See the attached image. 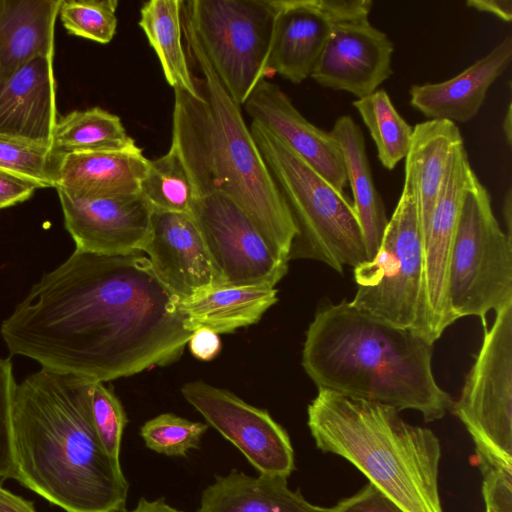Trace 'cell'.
Masks as SVG:
<instances>
[{
	"label": "cell",
	"mask_w": 512,
	"mask_h": 512,
	"mask_svg": "<svg viewBox=\"0 0 512 512\" xmlns=\"http://www.w3.org/2000/svg\"><path fill=\"white\" fill-rule=\"evenodd\" d=\"M249 128L297 228L289 260H316L338 273L367 261L363 233L346 194L268 129L253 121Z\"/></svg>",
	"instance_id": "obj_6"
},
{
	"label": "cell",
	"mask_w": 512,
	"mask_h": 512,
	"mask_svg": "<svg viewBox=\"0 0 512 512\" xmlns=\"http://www.w3.org/2000/svg\"><path fill=\"white\" fill-rule=\"evenodd\" d=\"M16 382L10 359L0 357V478L15 479L11 409Z\"/></svg>",
	"instance_id": "obj_35"
},
{
	"label": "cell",
	"mask_w": 512,
	"mask_h": 512,
	"mask_svg": "<svg viewBox=\"0 0 512 512\" xmlns=\"http://www.w3.org/2000/svg\"><path fill=\"white\" fill-rule=\"evenodd\" d=\"M182 395L255 469L288 478L295 469L287 431L270 414L235 394L201 381L186 383Z\"/></svg>",
	"instance_id": "obj_12"
},
{
	"label": "cell",
	"mask_w": 512,
	"mask_h": 512,
	"mask_svg": "<svg viewBox=\"0 0 512 512\" xmlns=\"http://www.w3.org/2000/svg\"><path fill=\"white\" fill-rule=\"evenodd\" d=\"M475 176L462 143L450 156L424 239V296L434 341L454 323L447 298L448 267L463 196Z\"/></svg>",
	"instance_id": "obj_15"
},
{
	"label": "cell",
	"mask_w": 512,
	"mask_h": 512,
	"mask_svg": "<svg viewBox=\"0 0 512 512\" xmlns=\"http://www.w3.org/2000/svg\"><path fill=\"white\" fill-rule=\"evenodd\" d=\"M91 405L97 434L108 455L119 461L122 434L127 424L124 408L103 382H95Z\"/></svg>",
	"instance_id": "obj_34"
},
{
	"label": "cell",
	"mask_w": 512,
	"mask_h": 512,
	"mask_svg": "<svg viewBox=\"0 0 512 512\" xmlns=\"http://www.w3.org/2000/svg\"><path fill=\"white\" fill-rule=\"evenodd\" d=\"M327 512H404L372 483L352 496L342 499Z\"/></svg>",
	"instance_id": "obj_36"
},
{
	"label": "cell",
	"mask_w": 512,
	"mask_h": 512,
	"mask_svg": "<svg viewBox=\"0 0 512 512\" xmlns=\"http://www.w3.org/2000/svg\"><path fill=\"white\" fill-rule=\"evenodd\" d=\"M60 160L47 146L0 135V169L31 180L41 188H55Z\"/></svg>",
	"instance_id": "obj_31"
},
{
	"label": "cell",
	"mask_w": 512,
	"mask_h": 512,
	"mask_svg": "<svg viewBox=\"0 0 512 512\" xmlns=\"http://www.w3.org/2000/svg\"><path fill=\"white\" fill-rule=\"evenodd\" d=\"M39 188L31 180L0 169V209L28 200Z\"/></svg>",
	"instance_id": "obj_38"
},
{
	"label": "cell",
	"mask_w": 512,
	"mask_h": 512,
	"mask_svg": "<svg viewBox=\"0 0 512 512\" xmlns=\"http://www.w3.org/2000/svg\"><path fill=\"white\" fill-rule=\"evenodd\" d=\"M462 143L458 127L448 120L431 119L413 127L405 157L404 186L416 197L424 239L450 156Z\"/></svg>",
	"instance_id": "obj_23"
},
{
	"label": "cell",
	"mask_w": 512,
	"mask_h": 512,
	"mask_svg": "<svg viewBox=\"0 0 512 512\" xmlns=\"http://www.w3.org/2000/svg\"><path fill=\"white\" fill-rule=\"evenodd\" d=\"M64 225L76 249L100 255L142 252L152 209L140 194L88 197L56 188Z\"/></svg>",
	"instance_id": "obj_13"
},
{
	"label": "cell",
	"mask_w": 512,
	"mask_h": 512,
	"mask_svg": "<svg viewBox=\"0 0 512 512\" xmlns=\"http://www.w3.org/2000/svg\"><path fill=\"white\" fill-rule=\"evenodd\" d=\"M124 512H184L166 503L164 498L148 501L142 497L134 509Z\"/></svg>",
	"instance_id": "obj_42"
},
{
	"label": "cell",
	"mask_w": 512,
	"mask_h": 512,
	"mask_svg": "<svg viewBox=\"0 0 512 512\" xmlns=\"http://www.w3.org/2000/svg\"><path fill=\"white\" fill-rule=\"evenodd\" d=\"M149 160L136 143L120 149L63 157L55 188L88 197L139 194Z\"/></svg>",
	"instance_id": "obj_21"
},
{
	"label": "cell",
	"mask_w": 512,
	"mask_h": 512,
	"mask_svg": "<svg viewBox=\"0 0 512 512\" xmlns=\"http://www.w3.org/2000/svg\"><path fill=\"white\" fill-rule=\"evenodd\" d=\"M58 120L53 56H37L0 86V135L50 148Z\"/></svg>",
	"instance_id": "obj_18"
},
{
	"label": "cell",
	"mask_w": 512,
	"mask_h": 512,
	"mask_svg": "<svg viewBox=\"0 0 512 512\" xmlns=\"http://www.w3.org/2000/svg\"><path fill=\"white\" fill-rule=\"evenodd\" d=\"M61 0H0V86L37 56L55 53Z\"/></svg>",
	"instance_id": "obj_22"
},
{
	"label": "cell",
	"mask_w": 512,
	"mask_h": 512,
	"mask_svg": "<svg viewBox=\"0 0 512 512\" xmlns=\"http://www.w3.org/2000/svg\"><path fill=\"white\" fill-rule=\"evenodd\" d=\"M197 512H327L291 490L287 478L232 470L203 490Z\"/></svg>",
	"instance_id": "obj_24"
},
{
	"label": "cell",
	"mask_w": 512,
	"mask_h": 512,
	"mask_svg": "<svg viewBox=\"0 0 512 512\" xmlns=\"http://www.w3.org/2000/svg\"><path fill=\"white\" fill-rule=\"evenodd\" d=\"M182 5V0L147 1L140 9L138 24L159 59L167 83L201 99L182 43Z\"/></svg>",
	"instance_id": "obj_27"
},
{
	"label": "cell",
	"mask_w": 512,
	"mask_h": 512,
	"mask_svg": "<svg viewBox=\"0 0 512 512\" xmlns=\"http://www.w3.org/2000/svg\"><path fill=\"white\" fill-rule=\"evenodd\" d=\"M190 58L202 73V98L174 89L173 147L190 176L196 199L221 193L252 220L271 249L289 261L297 228L240 106L231 98L182 11Z\"/></svg>",
	"instance_id": "obj_3"
},
{
	"label": "cell",
	"mask_w": 512,
	"mask_h": 512,
	"mask_svg": "<svg viewBox=\"0 0 512 512\" xmlns=\"http://www.w3.org/2000/svg\"><path fill=\"white\" fill-rule=\"evenodd\" d=\"M96 381L43 368L16 384L15 480L65 512H123L129 484L94 425Z\"/></svg>",
	"instance_id": "obj_2"
},
{
	"label": "cell",
	"mask_w": 512,
	"mask_h": 512,
	"mask_svg": "<svg viewBox=\"0 0 512 512\" xmlns=\"http://www.w3.org/2000/svg\"><path fill=\"white\" fill-rule=\"evenodd\" d=\"M191 214L219 286L275 287L286 275L289 261L271 249L248 215L227 196L217 192L201 196Z\"/></svg>",
	"instance_id": "obj_11"
},
{
	"label": "cell",
	"mask_w": 512,
	"mask_h": 512,
	"mask_svg": "<svg viewBox=\"0 0 512 512\" xmlns=\"http://www.w3.org/2000/svg\"><path fill=\"white\" fill-rule=\"evenodd\" d=\"M511 210H512V192L509 188L504 196L503 215L507 225V234L511 236Z\"/></svg>",
	"instance_id": "obj_43"
},
{
	"label": "cell",
	"mask_w": 512,
	"mask_h": 512,
	"mask_svg": "<svg viewBox=\"0 0 512 512\" xmlns=\"http://www.w3.org/2000/svg\"><path fill=\"white\" fill-rule=\"evenodd\" d=\"M433 344L354 307L327 302L308 326L301 364L318 390L442 419L451 396L436 382Z\"/></svg>",
	"instance_id": "obj_4"
},
{
	"label": "cell",
	"mask_w": 512,
	"mask_h": 512,
	"mask_svg": "<svg viewBox=\"0 0 512 512\" xmlns=\"http://www.w3.org/2000/svg\"><path fill=\"white\" fill-rule=\"evenodd\" d=\"M330 133L343 155L347 183L353 194L352 205L363 233L368 260H371L380 247L388 218L373 181L364 135L349 115L337 118Z\"/></svg>",
	"instance_id": "obj_26"
},
{
	"label": "cell",
	"mask_w": 512,
	"mask_h": 512,
	"mask_svg": "<svg viewBox=\"0 0 512 512\" xmlns=\"http://www.w3.org/2000/svg\"><path fill=\"white\" fill-rule=\"evenodd\" d=\"M208 424L193 422L172 413L160 414L146 421L140 435L150 450L166 456L184 457L200 446Z\"/></svg>",
	"instance_id": "obj_33"
},
{
	"label": "cell",
	"mask_w": 512,
	"mask_h": 512,
	"mask_svg": "<svg viewBox=\"0 0 512 512\" xmlns=\"http://www.w3.org/2000/svg\"><path fill=\"white\" fill-rule=\"evenodd\" d=\"M134 143L117 115L93 107L72 111L59 118L53 130L50 152L62 159L74 153L120 150Z\"/></svg>",
	"instance_id": "obj_28"
},
{
	"label": "cell",
	"mask_w": 512,
	"mask_h": 512,
	"mask_svg": "<svg viewBox=\"0 0 512 512\" xmlns=\"http://www.w3.org/2000/svg\"><path fill=\"white\" fill-rule=\"evenodd\" d=\"M246 113L283 141L340 193L346 169L333 135L310 123L278 85L262 80L244 103Z\"/></svg>",
	"instance_id": "obj_17"
},
{
	"label": "cell",
	"mask_w": 512,
	"mask_h": 512,
	"mask_svg": "<svg viewBox=\"0 0 512 512\" xmlns=\"http://www.w3.org/2000/svg\"><path fill=\"white\" fill-rule=\"evenodd\" d=\"M466 5L480 12L493 14L505 22L512 19L511 0H468Z\"/></svg>",
	"instance_id": "obj_40"
},
{
	"label": "cell",
	"mask_w": 512,
	"mask_h": 512,
	"mask_svg": "<svg viewBox=\"0 0 512 512\" xmlns=\"http://www.w3.org/2000/svg\"><path fill=\"white\" fill-rule=\"evenodd\" d=\"M393 52V42L368 19L334 23L310 77L324 88L364 98L392 75Z\"/></svg>",
	"instance_id": "obj_14"
},
{
	"label": "cell",
	"mask_w": 512,
	"mask_h": 512,
	"mask_svg": "<svg viewBox=\"0 0 512 512\" xmlns=\"http://www.w3.org/2000/svg\"><path fill=\"white\" fill-rule=\"evenodd\" d=\"M377 148L381 164L388 170L405 159L413 127L399 114L385 90L353 101Z\"/></svg>",
	"instance_id": "obj_29"
},
{
	"label": "cell",
	"mask_w": 512,
	"mask_h": 512,
	"mask_svg": "<svg viewBox=\"0 0 512 512\" xmlns=\"http://www.w3.org/2000/svg\"><path fill=\"white\" fill-rule=\"evenodd\" d=\"M503 132L508 145L512 143V108L511 103L508 104L506 114L503 119Z\"/></svg>",
	"instance_id": "obj_44"
},
{
	"label": "cell",
	"mask_w": 512,
	"mask_h": 512,
	"mask_svg": "<svg viewBox=\"0 0 512 512\" xmlns=\"http://www.w3.org/2000/svg\"><path fill=\"white\" fill-rule=\"evenodd\" d=\"M354 279V307L434 344L424 296V237L409 187H403L376 255L354 268Z\"/></svg>",
	"instance_id": "obj_7"
},
{
	"label": "cell",
	"mask_w": 512,
	"mask_h": 512,
	"mask_svg": "<svg viewBox=\"0 0 512 512\" xmlns=\"http://www.w3.org/2000/svg\"><path fill=\"white\" fill-rule=\"evenodd\" d=\"M391 406L318 390L307 425L319 450L340 456L404 512H443L440 441Z\"/></svg>",
	"instance_id": "obj_5"
},
{
	"label": "cell",
	"mask_w": 512,
	"mask_h": 512,
	"mask_svg": "<svg viewBox=\"0 0 512 512\" xmlns=\"http://www.w3.org/2000/svg\"><path fill=\"white\" fill-rule=\"evenodd\" d=\"M188 344L193 356L203 361L214 359L221 350L219 335L207 328L194 331Z\"/></svg>",
	"instance_id": "obj_39"
},
{
	"label": "cell",
	"mask_w": 512,
	"mask_h": 512,
	"mask_svg": "<svg viewBox=\"0 0 512 512\" xmlns=\"http://www.w3.org/2000/svg\"><path fill=\"white\" fill-rule=\"evenodd\" d=\"M117 0H61L58 16L71 35L109 43L117 29Z\"/></svg>",
	"instance_id": "obj_32"
},
{
	"label": "cell",
	"mask_w": 512,
	"mask_h": 512,
	"mask_svg": "<svg viewBox=\"0 0 512 512\" xmlns=\"http://www.w3.org/2000/svg\"><path fill=\"white\" fill-rule=\"evenodd\" d=\"M182 11L231 98L240 107L265 79L273 0H191Z\"/></svg>",
	"instance_id": "obj_10"
},
{
	"label": "cell",
	"mask_w": 512,
	"mask_h": 512,
	"mask_svg": "<svg viewBox=\"0 0 512 512\" xmlns=\"http://www.w3.org/2000/svg\"><path fill=\"white\" fill-rule=\"evenodd\" d=\"M277 300V289L267 285L217 286L178 301V309L189 331L220 334L257 323Z\"/></svg>",
	"instance_id": "obj_25"
},
{
	"label": "cell",
	"mask_w": 512,
	"mask_h": 512,
	"mask_svg": "<svg viewBox=\"0 0 512 512\" xmlns=\"http://www.w3.org/2000/svg\"><path fill=\"white\" fill-rule=\"evenodd\" d=\"M495 313L451 410L473 440L481 472L512 477V302Z\"/></svg>",
	"instance_id": "obj_9"
},
{
	"label": "cell",
	"mask_w": 512,
	"mask_h": 512,
	"mask_svg": "<svg viewBox=\"0 0 512 512\" xmlns=\"http://www.w3.org/2000/svg\"><path fill=\"white\" fill-rule=\"evenodd\" d=\"M139 194L152 210L192 213L196 201L188 171L177 151L149 160Z\"/></svg>",
	"instance_id": "obj_30"
},
{
	"label": "cell",
	"mask_w": 512,
	"mask_h": 512,
	"mask_svg": "<svg viewBox=\"0 0 512 512\" xmlns=\"http://www.w3.org/2000/svg\"><path fill=\"white\" fill-rule=\"evenodd\" d=\"M481 473L485 512H512V477L495 470Z\"/></svg>",
	"instance_id": "obj_37"
},
{
	"label": "cell",
	"mask_w": 512,
	"mask_h": 512,
	"mask_svg": "<svg viewBox=\"0 0 512 512\" xmlns=\"http://www.w3.org/2000/svg\"><path fill=\"white\" fill-rule=\"evenodd\" d=\"M140 253L75 249L2 322L10 354L96 382L176 361L193 332Z\"/></svg>",
	"instance_id": "obj_1"
},
{
	"label": "cell",
	"mask_w": 512,
	"mask_h": 512,
	"mask_svg": "<svg viewBox=\"0 0 512 512\" xmlns=\"http://www.w3.org/2000/svg\"><path fill=\"white\" fill-rule=\"evenodd\" d=\"M158 280L178 299L219 286L199 227L189 213L152 210L143 251Z\"/></svg>",
	"instance_id": "obj_16"
},
{
	"label": "cell",
	"mask_w": 512,
	"mask_h": 512,
	"mask_svg": "<svg viewBox=\"0 0 512 512\" xmlns=\"http://www.w3.org/2000/svg\"><path fill=\"white\" fill-rule=\"evenodd\" d=\"M453 321L486 315L512 302V242L494 216L486 188L473 178L463 196L448 267Z\"/></svg>",
	"instance_id": "obj_8"
},
{
	"label": "cell",
	"mask_w": 512,
	"mask_h": 512,
	"mask_svg": "<svg viewBox=\"0 0 512 512\" xmlns=\"http://www.w3.org/2000/svg\"><path fill=\"white\" fill-rule=\"evenodd\" d=\"M273 5L267 73L299 84L311 76L334 23L319 0H273Z\"/></svg>",
	"instance_id": "obj_19"
},
{
	"label": "cell",
	"mask_w": 512,
	"mask_h": 512,
	"mask_svg": "<svg viewBox=\"0 0 512 512\" xmlns=\"http://www.w3.org/2000/svg\"><path fill=\"white\" fill-rule=\"evenodd\" d=\"M511 60L512 37L507 35L458 75L438 83L411 86L410 105L430 119L467 122L477 115L488 89Z\"/></svg>",
	"instance_id": "obj_20"
},
{
	"label": "cell",
	"mask_w": 512,
	"mask_h": 512,
	"mask_svg": "<svg viewBox=\"0 0 512 512\" xmlns=\"http://www.w3.org/2000/svg\"><path fill=\"white\" fill-rule=\"evenodd\" d=\"M0 512H36L33 504L0 485Z\"/></svg>",
	"instance_id": "obj_41"
}]
</instances>
